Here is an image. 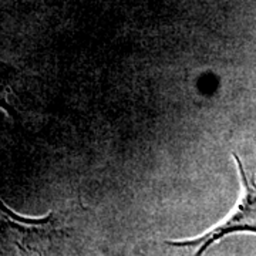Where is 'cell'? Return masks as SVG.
<instances>
[{
    "label": "cell",
    "instance_id": "obj_1",
    "mask_svg": "<svg viewBox=\"0 0 256 256\" xmlns=\"http://www.w3.org/2000/svg\"><path fill=\"white\" fill-rule=\"evenodd\" d=\"M238 164L240 182H242V198L236 205L235 210L229 215L222 224L212 228L210 232L200 238L185 239V240H170L168 245L175 248H195L196 255H202L210 245L218 242L222 238L236 232H252L256 234V178L249 176L245 171L240 158L236 154L234 156Z\"/></svg>",
    "mask_w": 256,
    "mask_h": 256
}]
</instances>
